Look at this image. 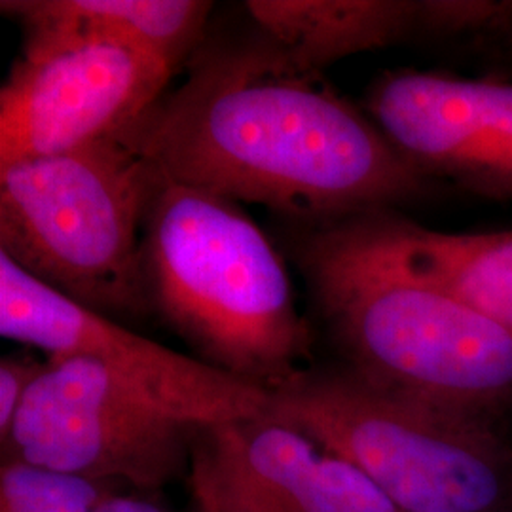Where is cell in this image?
Instances as JSON below:
<instances>
[{"instance_id":"3957f363","label":"cell","mask_w":512,"mask_h":512,"mask_svg":"<svg viewBox=\"0 0 512 512\" xmlns=\"http://www.w3.org/2000/svg\"><path fill=\"white\" fill-rule=\"evenodd\" d=\"M143 251L152 308L203 363L268 391L304 370L310 327L287 268L236 200L164 177Z\"/></svg>"},{"instance_id":"8fae6325","label":"cell","mask_w":512,"mask_h":512,"mask_svg":"<svg viewBox=\"0 0 512 512\" xmlns=\"http://www.w3.org/2000/svg\"><path fill=\"white\" fill-rule=\"evenodd\" d=\"M211 433L287 512H403L353 463L268 410Z\"/></svg>"},{"instance_id":"52a82bcc","label":"cell","mask_w":512,"mask_h":512,"mask_svg":"<svg viewBox=\"0 0 512 512\" xmlns=\"http://www.w3.org/2000/svg\"><path fill=\"white\" fill-rule=\"evenodd\" d=\"M23 38L0 90V167L122 139L175 73L162 57L116 38Z\"/></svg>"},{"instance_id":"7a4b0ae2","label":"cell","mask_w":512,"mask_h":512,"mask_svg":"<svg viewBox=\"0 0 512 512\" xmlns=\"http://www.w3.org/2000/svg\"><path fill=\"white\" fill-rule=\"evenodd\" d=\"M291 249L353 374L490 425L511 406L512 330L353 251L325 222H296Z\"/></svg>"},{"instance_id":"9c48e42d","label":"cell","mask_w":512,"mask_h":512,"mask_svg":"<svg viewBox=\"0 0 512 512\" xmlns=\"http://www.w3.org/2000/svg\"><path fill=\"white\" fill-rule=\"evenodd\" d=\"M366 110L423 175L511 198L512 84L401 71L374 84Z\"/></svg>"},{"instance_id":"7c38bea8","label":"cell","mask_w":512,"mask_h":512,"mask_svg":"<svg viewBox=\"0 0 512 512\" xmlns=\"http://www.w3.org/2000/svg\"><path fill=\"white\" fill-rule=\"evenodd\" d=\"M255 27L304 73L319 74L348 55L414 33H442L440 2L408 0H251Z\"/></svg>"},{"instance_id":"ba28073f","label":"cell","mask_w":512,"mask_h":512,"mask_svg":"<svg viewBox=\"0 0 512 512\" xmlns=\"http://www.w3.org/2000/svg\"><path fill=\"white\" fill-rule=\"evenodd\" d=\"M0 334L57 357H84L198 429L262 416L272 393L145 338L38 281L0 253Z\"/></svg>"},{"instance_id":"2e32d148","label":"cell","mask_w":512,"mask_h":512,"mask_svg":"<svg viewBox=\"0 0 512 512\" xmlns=\"http://www.w3.org/2000/svg\"><path fill=\"white\" fill-rule=\"evenodd\" d=\"M46 363L31 355H4L0 359V446L12 433L19 408Z\"/></svg>"},{"instance_id":"6da1fadb","label":"cell","mask_w":512,"mask_h":512,"mask_svg":"<svg viewBox=\"0 0 512 512\" xmlns=\"http://www.w3.org/2000/svg\"><path fill=\"white\" fill-rule=\"evenodd\" d=\"M122 141L169 181L296 222L387 211L429 184L368 114L256 27L253 37L203 42L188 78Z\"/></svg>"},{"instance_id":"8992f818","label":"cell","mask_w":512,"mask_h":512,"mask_svg":"<svg viewBox=\"0 0 512 512\" xmlns=\"http://www.w3.org/2000/svg\"><path fill=\"white\" fill-rule=\"evenodd\" d=\"M198 429L92 359H50L19 408L2 461L160 490L192 461Z\"/></svg>"},{"instance_id":"9a60e30c","label":"cell","mask_w":512,"mask_h":512,"mask_svg":"<svg viewBox=\"0 0 512 512\" xmlns=\"http://www.w3.org/2000/svg\"><path fill=\"white\" fill-rule=\"evenodd\" d=\"M109 495L99 482L23 461H2L0 512H93Z\"/></svg>"},{"instance_id":"e0dca14e","label":"cell","mask_w":512,"mask_h":512,"mask_svg":"<svg viewBox=\"0 0 512 512\" xmlns=\"http://www.w3.org/2000/svg\"><path fill=\"white\" fill-rule=\"evenodd\" d=\"M93 512H167L139 497H124V495H109Z\"/></svg>"},{"instance_id":"5b68a950","label":"cell","mask_w":512,"mask_h":512,"mask_svg":"<svg viewBox=\"0 0 512 512\" xmlns=\"http://www.w3.org/2000/svg\"><path fill=\"white\" fill-rule=\"evenodd\" d=\"M268 414L353 463L403 512H509L512 456L490 423L370 384L342 368H304Z\"/></svg>"},{"instance_id":"277c9868","label":"cell","mask_w":512,"mask_h":512,"mask_svg":"<svg viewBox=\"0 0 512 512\" xmlns=\"http://www.w3.org/2000/svg\"><path fill=\"white\" fill-rule=\"evenodd\" d=\"M162 181L122 139L0 167V253L90 310L141 317V230Z\"/></svg>"},{"instance_id":"4fadbf2b","label":"cell","mask_w":512,"mask_h":512,"mask_svg":"<svg viewBox=\"0 0 512 512\" xmlns=\"http://www.w3.org/2000/svg\"><path fill=\"white\" fill-rule=\"evenodd\" d=\"M211 2L202 0H4L23 37L84 33L116 38L177 69L205 42Z\"/></svg>"},{"instance_id":"30bf717a","label":"cell","mask_w":512,"mask_h":512,"mask_svg":"<svg viewBox=\"0 0 512 512\" xmlns=\"http://www.w3.org/2000/svg\"><path fill=\"white\" fill-rule=\"evenodd\" d=\"M319 222L353 251L450 294L512 330V230L440 232L389 211Z\"/></svg>"},{"instance_id":"5bb4252c","label":"cell","mask_w":512,"mask_h":512,"mask_svg":"<svg viewBox=\"0 0 512 512\" xmlns=\"http://www.w3.org/2000/svg\"><path fill=\"white\" fill-rule=\"evenodd\" d=\"M190 495L194 512H287L209 429L194 444Z\"/></svg>"}]
</instances>
